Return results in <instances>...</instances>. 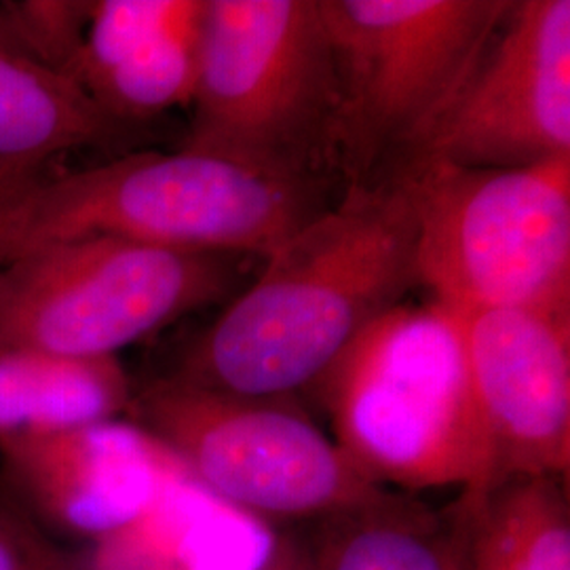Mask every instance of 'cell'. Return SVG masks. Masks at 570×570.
<instances>
[{
    "label": "cell",
    "mask_w": 570,
    "mask_h": 570,
    "mask_svg": "<svg viewBox=\"0 0 570 570\" xmlns=\"http://www.w3.org/2000/svg\"><path fill=\"white\" fill-rule=\"evenodd\" d=\"M279 537L230 508L180 463L153 505L94 543L91 570H263Z\"/></svg>",
    "instance_id": "cell-12"
},
{
    "label": "cell",
    "mask_w": 570,
    "mask_h": 570,
    "mask_svg": "<svg viewBox=\"0 0 570 570\" xmlns=\"http://www.w3.org/2000/svg\"><path fill=\"white\" fill-rule=\"evenodd\" d=\"M0 452L39 511L91 543L140 518L180 469L153 433L121 419L7 440Z\"/></svg>",
    "instance_id": "cell-11"
},
{
    "label": "cell",
    "mask_w": 570,
    "mask_h": 570,
    "mask_svg": "<svg viewBox=\"0 0 570 570\" xmlns=\"http://www.w3.org/2000/svg\"><path fill=\"white\" fill-rule=\"evenodd\" d=\"M419 285L416 220L395 180L348 184L265 258L174 374L247 397L315 387L338 355Z\"/></svg>",
    "instance_id": "cell-1"
},
{
    "label": "cell",
    "mask_w": 570,
    "mask_h": 570,
    "mask_svg": "<svg viewBox=\"0 0 570 570\" xmlns=\"http://www.w3.org/2000/svg\"><path fill=\"white\" fill-rule=\"evenodd\" d=\"M510 0H320L336 68L334 161L364 183L444 115Z\"/></svg>",
    "instance_id": "cell-6"
},
{
    "label": "cell",
    "mask_w": 570,
    "mask_h": 570,
    "mask_svg": "<svg viewBox=\"0 0 570 570\" xmlns=\"http://www.w3.org/2000/svg\"><path fill=\"white\" fill-rule=\"evenodd\" d=\"M463 570H570L567 482L511 478L461 494L454 511Z\"/></svg>",
    "instance_id": "cell-16"
},
{
    "label": "cell",
    "mask_w": 570,
    "mask_h": 570,
    "mask_svg": "<svg viewBox=\"0 0 570 570\" xmlns=\"http://www.w3.org/2000/svg\"><path fill=\"white\" fill-rule=\"evenodd\" d=\"M292 543L298 570H463L454 515L395 490L313 522L308 539Z\"/></svg>",
    "instance_id": "cell-14"
},
{
    "label": "cell",
    "mask_w": 570,
    "mask_h": 570,
    "mask_svg": "<svg viewBox=\"0 0 570 570\" xmlns=\"http://www.w3.org/2000/svg\"><path fill=\"white\" fill-rule=\"evenodd\" d=\"M461 320L497 484L511 478L567 482L570 313L494 308Z\"/></svg>",
    "instance_id": "cell-10"
},
{
    "label": "cell",
    "mask_w": 570,
    "mask_h": 570,
    "mask_svg": "<svg viewBox=\"0 0 570 570\" xmlns=\"http://www.w3.org/2000/svg\"><path fill=\"white\" fill-rule=\"evenodd\" d=\"M35 178H20V180H0V265L4 263V228H7V218L9 209L20 195L21 188Z\"/></svg>",
    "instance_id": "cell-20"
},
{
    "label": "cell",
    "mask_w": 570,
    "mask_h": 570,
    "mask_svg": "<svg viewBox=\"0 0 570 570\" xmlns=\"http://www.w3.org/2000/svg\"><path fill=\"white\" fill-rule=\"evenodd\" d=\"M134 391L117 357L0 351V442L121 419Z\"/></svg>",
    "instance_id": "cell-15"
},
{
    "label": "cell",
    "mask_w": 570,
    "mask_h": 570,
    "mask_svg": "<svg viewBox=\"0 0 570 570\" xmlns=\"http://www.w3.org/2000/svg\"><path fill=\"white\" fill-rule=\"evenodd\" d=\"M263 570H298V560H296V551H294L292 539L279 537L277 550L273 551L271 560L266 562Z\"/></svg>",
    "instance_id": "cell-21"
},
{
    "label": "cell",
    "mask_w": 570,
    "mask_h": 570,
    "mask_svg": "<svg viewBox=\"0 0 570 570\" xmlns=\"http://www.w3.org/2000/svg\"><path fill=\"white\" fill-rule=\"evenodd\" d=\"M190 106L186 150L317 180L338 112L320 0H204Z\"/></svg>",
    "instance_id": "cell-4"
},
{
    "label": "cell",
    "mask_w": 570,
    "mask_h": 570,
    "mask_svg": "<svg viewBox=\"0 0 570 570\" xmlns=\"http://www.w3.org/2000/svg\"><path fill=\"white\" fill-rule=\"evenodd\" d=\"M202 13L204 0H197L183 20L144 42L127 60L91 82L85 94L121 125L190 104L197 81Z\"/></svg>",
    "instance_id": "cell-17"
},
{
    "label": "cell",
    "mask_w": 570,
    "mask_h": 570,
    "mask_svg": "<svg viewBox=\"0 0 570 570\" xmlns=\"http://www.w3.org/2000/svg\"><path fill=\"white\" fill-rule=\"evenodd\" d=\"M153 433L214 497L265 522H320L387 489L289 397H247L169 376L134 395Z\"/></svg>",
    "instance_id": "cell-7"
},
{
    "label": "cell",
    "mask_w": 570,
    "mask_h": 570,
    "mask_svg": "<svg viewBox=\"0 0 570 570\" xmlns=\"http://www.w3.org/2000/svg\"><path fill=\"white\" fill-rule=\"evenodd\" d=\"M320 193V180L275 176L186 148L134 153L26 184L9 209L4 263L91 235L266 258L326 209Z\"/></svg>",
    "instance_id": "cell-3"
},
{
    "label": "cell",
    "mask_w": 570,
    "mask_h": 570,
    "mask_svg": "<svg viewBox=\"0 0 570 570\" xmlns=\"http://www.w3.org/2000/svg\"><path fill=\"white\" fill-rule=\"evenodd\" d=\"M28 570H91L87 558L28 537Z\"/></svg>",
    "instance_id": "cell-18"
},
{
    "label": "cell",
    "mask_w": 570,
    "mask_h": 570,
    "mask_svg": "<svg viewBox=\"0 0 570 570\" xmlns=\"http://www.w3.org/2000/svg\"><path fill=\"white\" fill-rule=\"evenodd\" d=\"M0 570H28V537H18L0 522Z\"/></svg>",
    "instance_id": "cell-19"
},
{
    "label": "cell",
    "mask_w": 570,
    "mask_h": 570,
    "mask_svg": "<svg viewBox=\"0 0 570 570\" xmlns=\"http://www.w3.org/2000/svg\"><path fill=\"white\" fill-rule=\"evenodd\" d=\"M237 256L91 235L0 265V351L117 357L157 330L223 301Z\"/></svg>",
    "instance_id": "cell-8"
},
{
    "label": "cell",
    "mask_w": 570,
    "mask_h": 570,
    "mask_svg": "<svg viewBox=\"0 0 570 570\" xmlns=\"http://www.w3.org/2000/svg\"><path fill=\"white\" fill-rule=\"evenodd\" d=\"M332 438L395 492L497 484L494 452L469 372L463 320L449 306L389 308L317 381Z\"/></svg>",
    "instance_id": "cell-2"
},
{
    "label": "cell",
    "mask_w": 570,
    "mask_h": 570,
    "mask_svg": "<svg viewBox=\"0 0 570 570\" xmlns=\"http://www.w3.org/2000/svg\"><path fill=\"white\" fill-rule=\"evenodd\" d=\"M119 127L77 82L28 53L0 4V180L42 176L51 159L102 146Z\"/></svg>",
    "instance_id": "cell-13"
},
{
    "label": "cell",
    "mask_w": 570,
    "mask_h": 570,
    "mask_svg": "<svg viewBox=\"0 0 570 570\" xmlns=\"http://www.w3.org/2000/svg\"><path fill=\"white\" fill-rule=\"evenodd\" d=\"M416 220L419 285L459 315L570 313V157L515 169L397 165Z\"/></svg>",
    "instance_id": "cell-5"
},
{
    "label": "cell",
    "mask_w": 570,
    "mask_h": 570,
    "mask_svg": "<svg viewBox=\"0 0 570 570\" xmlns=\"http://www.w3.org/2000/svg\"><path fill=\"white\" fill-rule=\"evenodd\" d=\"M570 157V2L522 0L402 164L515 169Z\"/></svg>",
    "instance_id": "cell-9"
}]
</instances>
